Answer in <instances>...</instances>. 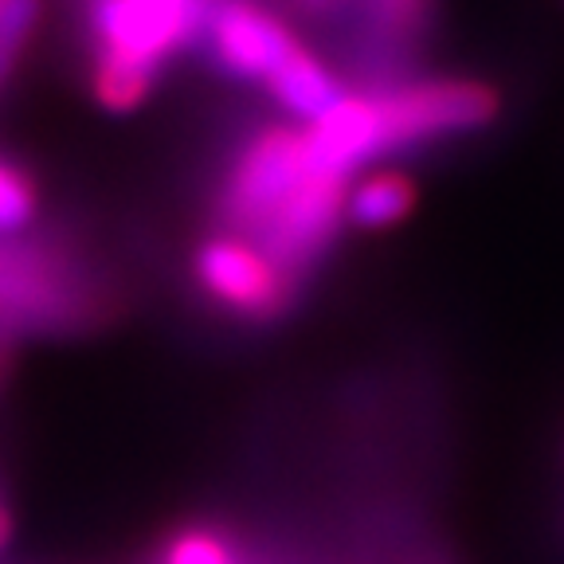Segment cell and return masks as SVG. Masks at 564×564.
<instances>
[{"instance_id":"4","label":"cell","mask_w":564,"mask_h":564,"mask_svg":"<svg viewBox=\"0 0 564 564\" xmlns=\"http://www.w3.org/2000/svg\"><path fill=\"white\" fill-rule=\"evenodd\" d=\"M196 279L220 306L247 317H271L291 299V271L247 236L208 239L196 256Z\"/></svg>"},{"instance_id":"10","label":"cell","mask_w":564,"mask_h":564,"mask_svg":"<svg viewBox=\"0 0 564 564\" xmlns=\"http://www.w3.org/2000/svg\"><path fill=\"white\" fill-rule=\"evenodd\" d=\"M35 216V188L12 161L0 158V231H20Z\"/></svg>"},{"instance_id":"14","label":"cell","mask_w":564,"mask_h":564,"mask_svg":"<svg viewBox=\"0 0 564 564\" xmlns=\"http://www.w3.org/2000/svg\"><path fill=\"white\" fill-rule=\"evenodd\" d=\"M0 4H4V0H0Z\"/></svg>"},{"instance_id":"9","label":"cell","mask_w":564,"mask_h":564,"mask_svg":"<svg viewBox=\"0 0 564 564\" xmlns=\"http://www.w3.org/2000/svg\"><path fill=\"white\" fill-rule=\"evenodd\" d=\"M35 17H40V0H4L0 4V87L17 67L28 35L35 28Z\"/></svg>"},{"instance_id":"2","label":"cell","mask_w":564,"mask_h":564,"mask_svg":"<svg viewBox=\"0 0 564 564\" xmlns=\"http://www.w3.org/2000/svg\"><path fill=\"white\" fill-rule=\"evenodd\" d=\"M494 115H498V95L470 79H427L377 95L384 153L443 138V133L478 130Z\"/></svg>"},{"instance_id":"3","label":"cell","mask_w":564,"mask_h":564,"mask_svg":"<svg viewBox=\"0 0 564 564\" xmlns=\"http://www.w3.org/2000/svg\"><path fill=\"white\" fill-rule=\"evenodd\" d=\"M322 173L306 153V141L294 130H267L259 133L247 153L236 161L224 188V216L239 231H251L279 208L286 196H294L310 176Z\"/></svg>"},{"instance_id":"7","label":"cell","mask_w":564,"mask_h":564,"mask_svg":"<svg viewBox=\"0 0 564 564\" xmlns=\"http://www.w3.org/2000/svg\"><path fill=\"white\" fill-rule=\"evenodd\" d=\"M263 83H267V90H271V95L291 110V115L306 118V122L322 118L329 106L341 98V87L334 83V75H329V70L322 67L310 52H302V44L294 47V52L286 55V59H282Z\"/></svg>"},{"instance_id":"13","label":"cell","mask_w":564,"mask_h":564,"mask_svg":"<svg viewBox=\"0 0 564 564\" xmlns=\"http://www.w3.org/2000/svg\"><path fill=\"white\" fill-rule=\"evenodd\" d=\"M302 4H306V9H329L334 0H302Z\"/></svg>"},{"instance_id":"1","label":"cell","mask_w":564,"mask_h":564,"mask_svg":"<svg viewBox=\"0 0 564 564\" xmlns=\"http://www.w3.org/2000/svg\"><path fill=\"white\" fill-rule=\"evenodd\" d=\"M212 0H95V67H122L158 79L161 63L204 32Z\"/></svg>"},{"instance_id":"8","label":"cell","mask_w":564,"mask_h":564,"mask_svg":"<svg viewBox=\"0 0 564 564\" xmlns=\"http://www.w3.org/2000/svg\"><path fill=\"white\" fill-rule=\"evenodd\" d=\"M415 185L400 173H372L345 196V212L357 228H392L412 212Z\"/></svg>"},{"instance_id":"6","label":"cell","mask_w":564,"mask_h":564,"mask_svg":"<svg viewBox=\"0 0 564 564\" xmlns=\"http://www.w3.org/2000/svg\"><path fill=\"white\" fill-rule=\"evenodd\" d=\"M302 141H306V153L322 173H334L345 181L352 169H361L369 158L384 153L377 95H341L326 115L310 122V130H302Z\"/></svg>"},{"instance_id":"12","label":"cell","mask_w":564,"mask_h":564,"mask_svg":"<svg viewBox=\"0 0 564 564\" xmlns=\"http://www.w3.org/2000/svg\"><path fill=\"white\" fill-rule=\"evenodd\" d=\"M9 533H12V521H9V513H4V506H0V549H4Z\"/></svg>"},{"instance_id":"11","label":"cell","mask_w":564,"mask_h":564,"mask_svg":"<svg viewBox=\"0 0 564 564\" xmlns=\"http://www.w3.org/2000/svg\"><path fill=\"white\" fill-rule=\"evenodd\" d=\"M165 564H231V553L220 538H212V533H181V538L169 545Z\"/></svg>"},{"instance_id":"5","label":"cell","mask_w":564,"mask_h":564,"mask_svg":"<svg viewBox=\"0 0 564 564\" xmlns=\"http://www.w3.org/2000/svg\"><path fill=\"white\" fill-rule=\"evenodd\" d=\"M204 32H208L216 63L236 79H267L299 47V40L271 12H263L259 4H247V0L212 4Z\"/></svg>"}]
</instances>
